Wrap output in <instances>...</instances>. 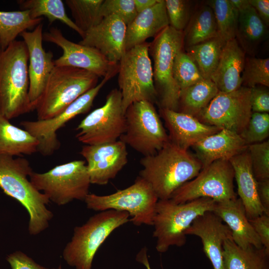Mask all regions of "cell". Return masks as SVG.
I'll use <instances>...</instances> for the list:
<instances>
[{"label": "cell", "mask_w": 269, "mask_h": 269, "mask_svg": "<svg viewBox=\"0 0 269 269\" xmlns=\"http://www.w3.org/2000/svg\"><path fill=\"white\" fill-rule=\"evenodd\" d=\"M140 163L143 168L139 176L150 185L160 200L170 199L177 189L202 169L195 156L170 141L154 154L143 156Z\"/></svg>", "instance_id": "1"}, {"label": "cell", "mask_w": 269, "mask_h": 269, "mask_svg": "<svg viewBox=\"0 0 269 269\" xmlns=\"http://www.w3.org/2000/svg\"><path fill=\"white\" fill-rule=\"evenodd\" d=\"M33 171L26 158L0 155V188L26 210L29 216L28 232L35 236L48 227L53 214L47 208L50 202L47 196L28 179Z\"/></svg>", "instance_id": "2"}, {"label": "cell", "mask_w": 269, "mask_h": 269, "mask_svg": "<svg viewBox=\"0 0 269 269\" xmlns=\"http://www.w3.org/2000/svg\"><path fill=\"white\" fill-rule=\"evenodd\" d=\"M28 59L23 40L0 48V116L8 120L34 110L28 96Z\"/></svg>", "instance_id": "3"}, {"label": "cell", "mask_w": 269, "mask_h": 269, "mask_svg": "<svg viewBox=\"0 0 269 269\" xmlns=\"http://www.w3.org/2000/svg\"><path fill=\"white\" fill-rule=\"evenodd\" d=\"M129 216L126 211L107 210L92 216L82 226L75 227L71 241L63 251L64 261L75 269H92L100 247L115 230L130 221Z\"/></svg>", "instance_id": "4"}, {"label": "cell", "mask_w": 269, "mask_h": 269, "mask_svg": "<svg viewBox=\"0 0 269 269\" xmlns=\"http://www.w3.org/2000/svg\"><path fill=\"white\" fill-rule=\"evenodd\" d=\"M215 203V201L208 198L180 204L171 199H158L152 220L157 251L164 253L171 246H183L186 242V230L197 217L213 211Z\"/></svg>", "instance_id": "5"}, {"label": "cell", "mask_w": 269, "mask_h": 269, "mask_svg": "<svg viewBox=\"0 0 269 269\" xmlns=\"http://www.w3.org/2000/svg\"><path fill=\"white\" fill-rule=\"evenodd\" d=\"M99 78L84 69L55 66L35 105L37 120L49 119L60 114L95 87Z\"/></svg>", "instance_id": "6"}, {"label": "cell", "mask_w": 269, "mask_h": 269, "mask_svg": "<svg viewBox=\"0 0 269 269\" xmlns=\"http://www.w3.org/2000/svg\"><path fill=\"white\" fill-rule=\"evenodd\" d=\"M183 32L170 25L163 29L150 42L153 78L159 109L177 111L180 89L173 76L174 58L183 49Z\"/></svg>", "instance_id": "7"}, {"label": "cell", "mask_w": 269, "mask_h": 269, "mask_svg": "<svg viewBox=\"0 0 269 269\" xmlns=\"http://www.w3.org/2000/svg\"><path fill=\"white\" fill-rule=\"evenodd\" d=\"M149 45L145 42L126 50L119 62L118 81L125 113L130 105L137 101L157 103Z\"/></svg>", "instance_id": "8"}, {"label": "cell", "mask_w": 269, "mask_h": 269, "mask_svg": "<svg viewBox=\"0 0 269 269\" xmlns=\"http://www.w3.org/2000/svg\"><path fill=\"white\" fill-rule=\"evenodd\" d=\"M29 180L49 201L59 206L74 200L84 201L91 184L85 161L81 160L57 165L44 173L33 171Z\"/></svg>", "instance_id": "9"}, {"label": "cell", "mask_w": 269, "mask_h": 269, "mask_svg": "<svg viewBox=\"0 0 269 269\" xmlns=\"http://www.w3.org/2000/svg\"><path fill=\"white\" fill-rule=\"evenodd\" d=\"M158 198L150 185L138 176L127 188L107 195L89 194L84 201L88 209L97 211L115 210L126 211L136 226H152L155 207Z\"/></svg>", "instance_id": "10"}, {"label": "cell", "mask_w": 269, "mask_h": 269, "mask_svg": "<svg viewBox=\"0 0 269 269\" xmlns=\"http://www.w3.org/2000/svg\"><path fill=\"white\" fill-rule=\"evenodd\" d=\"M125 114L126 130L120 140L144 156L154 154L169 141L153 104L145 100L134 102Z\"/></svg>", "instance_id": "11"}, {"label": "cell", "mask_w": 269, "mask_h": 269, "mask_svg": "<svg viewBox=\"0 0 269 269\" xmlns=\"http://www.w3.org/2000/svg\"><path fill=\"white\" fill-rule=\"evenodd\" d=\"M234 179V171L229 160H216L177 189L170 199L178 204L200 198L216 202L235 199L237 196Z\"/></svg>", "instance_id": "12"}, {"label": "cell", "mask_w": 269, "mask_h": 269, "mask_svg": "<svg viewBox=\"0 0 269 269\" xmlns=\"http://www.w3.org/2000/svg\"><path fill=\"white\" fill-rule=\"evenodd\" d=\"M125 114L121 92L114 89L107 95L104 105L93 111L78 125L76 137L90 145L116 141L126 130Z\"/></svg>", "instance_id": "13"}, {"label": "cell", "mask_w": 269, "mask_h": 269, "mask_svg": "<svg viewBox=\"0 0 269 269\" xmlns=\"http://www.w3.org/2000/svg\"><path fill=\"white\" fill-rule=\"evenodd\" d=\"M250 94L251 88L245 86L230 93L219 92L196 118L206 125L240 134L253 113Z\"/></svg>", "instance_id": "14"}, {"label": "cell", "mask_w": 269, "mask_h": 269, "mask_svg": "<svg viewBox=\"0 0 269 269\" xmlns=\"http://www.w3.org/2000/svg\"><path fill=\"white\" fill-rule=\"evenodd\" d=\"M109 80V78H104L99 84L80 96L62 112L52 118L20 122L24 130L39 141L37 152L44 156H49L59 149L60 142L57 132L73 118L88 112L99 91Z\"/></svg>", "instance_id": "15"}, {"label": "cell", "mask_w": 269, "mask_h": 269, "mask_svg": "<svg viewBox=\"0 0 269 269\" xmlns=\"http://www.w3.org/2000/svg\"><path fill=\"white\" fill-rule=\"evenodd\" d=\"M43 40L56 44L63 50L62 55L54 60L55 66L80 68L99 77L110 79L118 73L119 63L110 61L93 47L69 40L57 28L52 27L43 33Z\"/></svg>", "instance_id": "16"}, {"label": "cell", "mask_w": 269, "mask_h": 269, "mask_svg": "<svg viewBox=\"0 0 269 269\" xmlns=\"http://www.w3.org/2000/svg\"><path fill=\"white\" fill-rule=\"evenodd\" d=\"M80 153L87 161L91 184L106 185L128 162L127 145L121 140L86 145Z\"/></svg>", "instance_id": "17"}, {"label": "cell", "mask_w": 269, "mask_h": 269, "mask_svg": "<svg viewBox=\"0 0 269 269\" xmlns=\"http://www.w3.org/2000/svg\"><path fill=\"white\" fill-rule=\"evenodd\" d=\"M42 29L43 24L40 23L33 30L25 31L20 34L28 51V96L34 110L36 102L55 67L52 52H46L42 46Z\"/></svg>", "instance_id": "18"}, {"label": "cell", "mask_w": 269, "mask_h": 269, "mask_svg": "<svg viewBox=\"0 0 269 269\" xmlns=\"http://www.w3.org/2000/svg\"><path fill=\"white\" fill-rule=\"evenodd\" d=\"M127 26L117 16L105 17L86 32L78 43L93 47L110 61L118 63L125 51Z\"/></svg>", "instance_id": "19"}, {"label": "cell", "mask_w": 269, "mask_h": 269, "mask_svg": "<svg viewBox=\"0 0 269 269\" xmlns=\"http://www.w3.org/2000/svg\"><path fill=\"white\" fill-rule=\"evenodd\" d=\"M184 234L199 237L213 269H223V245L225 240L232 237V233L217 215L207 211L197 217Z\"/></svg>", "instance_id": "20"}, {"label": "cell", "mask_w": 269, "mask_h": 269, "mask_svg": "<svg viewBox=\"0 0 269 269\" xmlns=\"http://www.w3.org/2000/svg\"><path fill=\"white\" fill-rule=\"evenodd\" d=\"M159 115L168 130L169 141L186 150L221 130L204 124L193 116L167 109H159Z\"/></svg>", "instance_id": "21"}, {"label": "cell", "mask_w": 269, "mask_h": 269, "mask_svg": "<svg viewBox=\"0 0 269 269\" xmlns=\"http://www.w3.org/2000/svg\"><path fill=\"white\" fill-rule=\"evenodd\" d=\"M212 212L229 228L232 239L238 246L243 248L252 246L258 248L263 247L239 198L216 201Z\"/></svg>", "instance_id": "22"}, {"label": "cell", "mask_w": 269, "mask_h": 269, "mask_svg": "<svg viewBox=\"0 0 269 269\" xmlns=\"http://www.w3.org/2000/svg\"><path fill=\"white\" fill-rule=\"evenodd\" d=\"M248 146L240 134L222 129L205 137L192 147L203 168L216 160H229L246 150Z\"/></svg>", "instance_id": "23"}, {"label": "cell", "mask_w": 269, "mask_h": 269, "mask_svg": "<svg viewBox=\"0 0 269 269\" xmlns=\"http://www.w3.org/2000/svg\"><path fill=\"white\" fill-rule=\"evenodd\" d=\"M245 55L236 38L226 42L218 65L211 78L219 92L230 93L242 86V75Z\"/></svg>", "instance_id": "24"}, {"label": "cell", "mask_w": 269, "mask_h": 269, "mask_svg": "<svg viewBox=\"0 0 269 269\" xmlns=\"http://www.w3.org/2000/svg\"><path fill=\"white\" fill-rule=\"evenodd\" d=\"M234 171L238 195L245 209L249 220L266 214L257 192V181L252 168L247 149L229 160Z\"/></svg>", "instance_id": "25"}, {"label": "cell", "mask_w": 269, "mask_h": 269, "mask_svg": "<svg viewBox=\"0 0 269 269\" xmlns=\"http://www.w3.org/2000/svg\"><path fill=\"white\" fill-rule=\"evenodd\" d=\"M168 25L165 0H159L151 7L138 13L127 25L125 51L155 37Z\"/></svg>", "instance_id": "26"}, {"label": "cell", "mask_w": 269, "mask_h": 269, "mask_svg": "<svg viewBox=\"0 0 269 269\" xmlns=\"http://www.w3.org/2000/svg\"><path fill=\"white\" fill-rule=\"evenodd\" d=\"M223 269H269V252L264 247L243 248L228 238L223 245Z\"/></svg>", "instance_id": "27"}, {"label": "cell", "mask_w": 269, "mask_h": 269, "mask_svg": "<svg viewBox=\"0 0 269 269\" xmlns=\"http://www.w3.org/2000/svg\"><path fill=\"white\" fill-rule=\"evenodd\" d=\"M38 140L0 116V155L22 156L37 152Z\"/></svg>", "instance_id": "28"}, {"label": "cell", "mask_w": 269, "mask_h": 269, "mask_svg": "<svg viewBox=\"0 0 269 269\" xmlns=\"http://www.w3.org/2000/svg\"><path fill=\"white\" fill-rule=\"evenodd\" d=\"M268 35L267 26L251 5L239 11L236 39L245 54H255Z\"/></svg>", "instance_id": "29"}, {"label": "cell", "mask_w": 269, "mask_h": 269, "mask_svg": "<svg viewBox=\"0 0 269 269\" xmlns=\"http://www.w3.org/2000/svg\"><path fill=\"white\" fill-rule=\"evenodd\" d=\"M183 32L185 48L218 37L216 19L212 8L206 3L195 9Z\"/></svg>", "instance_id": "30"}, {"label": "cell", "mask_w": 269, "mask_h": 269, "mask_svg": "<svg viewBox=\"0 0 269 269\" xmlns=\"http://www.w3.org/2000/svg\"><path fill=\"white\" fill-rule=\"evenodd\" d=\"M218 92L215 83L205 79L181 90L177 112L196 118Z\"/></svg>", "instance_id": "31"}, {"label": "cell", "mask_w": 269, "mask_h": 269, "mask_svg": "<svg viewBox=\"0 0 269 269\" xmlns=\"http://www.w3.org/2000/svg\"><path fill=\"white\" fill-rule=\"evenodd\" d=\"M226 43L218 36L185 48L204 79L211 80Z\"/></svg>", "instance_id": "32"}, {"label": "cell", "mask_w": 269, "mask_h": 269, "mask_svg": "<svg viewBox=\"0 0 269 269\" xmlns=\"http://www.w3.org/2000/svg\"><path fill=\"white\" fill-rule=\"evenodd\" d=\"M42 17L32 18L28 10H0V48L4 49L27 29L33 30L41 23Z\"/></svg>", "instance_id": "33"}, {"label": "cell", "mask_w": 269, "mask_h": 269, "mask_svg": "<svg viewBox=\"0 0 269 269\" xmlns=\"http://www.w3.org/2000/svg\"><path fill=\"white\" fill-rule=\"evenodd\" d=\"M22 10H28L31 18H37L44 16L51 24L60 20L77 32L81 37L84 33L67 15L64 4L61 0H20L17 1Z\"/></svg>", "instance_id": "34"}, {"label": "cell", "mask_w": 269, "mask_h": 269, "mask_svg": "<svg viewBox=\"0 0 269 269\" xmlns=\"http://www.w3.org/2000/svg\"><path fill=\"white\" fill-rule=\"evenodd\" d=\"M206 3L213 10L218 36L225 42L236 38L239 12L230 0H208Z\"/></svg>", "instance_id": "35"}, {"label": "cell", "mask_w": 269, "mask_h": 269, "mask_svg": "<svg viewBox=\"0 0 269 269\" xmlns=\"http://www.w3.org/2000/svg\"><path fill=\"white\" fill-rule=\"evenodd\" d=\"M104 0H66L74 22L85 33L98 24L102 20L100 7Z\"/></svg>", "instance_id": "36"}, {"label": "cell", "mask_w": 269, "mask_h": 269, "mask_svg": "<svg viewBox=\"0 0 269 269\" xmlns=\"http://www.w3.org/2000/svg\"><path fill=\"white\" fill-rule=\"evenodd\" d=\"M173 76L180 90L205 79L183 49L177 53L174 58Z\"/></svg>", "instance_id": "37"}, {"label": "cell", "mask_w": 269, "mask_h": 269, "mask_svg": "<svg viewBox=\"0 0 269 269\" xmlns=\"http://www.w3.org/2000/svg\"><path fill=\"white\" fill-rule=\"evenodd\" d=\"M242 86H269V58L246 57L242 75Z\"/></svg>", "instance_id": "38"}, {"label": "cell", "mask_w": 269, "mask_h": 269, "mask_svg": "<svg viewBox=\"0 0 269 269\" xmlns=\"http://www.w3.org/2000/svg\"><path fill=\"white\" fill-rule=\"evenodd\" d=\"M240 135L248 145L265 141L269 135V113L253 112Z\"/></svg>", "instance_id": "39"}, {"label": "cell", "mask_w": 269, "mask_h": 269, "mask_svg": "<svg viewBox=\"0 0 269 269\" xmlns=\"http://www.w3.org/2000/svg\"><path fill=\"white\" fill-rule=\"evenodd\" d=\"M169 25L183 31L194 11L192 2L186 0H164Z\"/></svg>", "instance_id": "40"}, {"label": "cell", "mask_w": 269, "mask_h": 269, "mask_svg": "<svg viewBox=\"0 0 269 269\" xmlns=\"http://www.w3.org/2000/svg\"><path fill=\"white\" fill-rule=\"evenodd\" d=\"M252 168L257 181L269 179V141L248 146Z\"/></svg>", "instance_id": "41"}, {"label": "cell", "mask_w": 269, "mask_h": 269, "mask_svg": "<svg viewBox=\"0 0 269 269\" xmlns=\"http://www.w3.org/2000/svg\"><path fill=\"white\" fill-rule=\"evenodd\" d=\"M137 14L134 0H103L100 9V15L102 19L114 15L120 17L127 26L133 21Z\"/></svg>", "instance_id": "42"}, {"label": "cell", "mask_w": 269, "mask_h": 269, "mask_svg": "<svg viewBox=\"0 0 269 269\" xmlns=\"http://www.w3.org/2000/svg\"><path fill=\"white\" fill-rule=\"evenodd\" d=\"M250 103L252 112H269V92L267 87L256 86L251 88Z\"/></svg>", "instance_id": "43"}, {"label": "cell", "mask_w": 269, "mask_h": 269, "mask_svg": "<svg viewBox=\"0 0 269 269\" xmlns=\"http://www.w3.org/2000/svg\"><path fill=\"white\" fill-rule=\"evenodd\" d=\"M12 269H49L35 262L25 253L17 251L6 258Z\"/></svg>", "instance_id": "44"}, {"label": "cell", "mask_w": 269, "mask_h": 269, "mask_svg": "<svg viewBox=\"0 0 269 269\" xmlns=\"http://www.w3.org/2000/svg\"><path fill=\"white\" fill-rule=\"evenodd\" d=\"M263 247L269 252V215L263 214L249 220Z\"/></svg>", "instance_id": "45"}, {"label": "cell", "mask_w": 269, "mask_h": 269, "mask_svg": "<svg viewBox=\"0 0 269 269\" xmlns=\"http://www.w3.org/2000/svg\"><path fill=\"white\" fill-rule=\"evenodd\" d=\"M257 192L266 214L269 215V179L257 181Z\"/></svg>", "instance_id": "46"}, {"label": "cell", "mask_w": 269, "mask_h": 269, "mask_svg": "<svg viewBox=\"0 0 269 269\" xmlns=\"http://www.w3.org/2000/svg\"><path fill=\"white\" fill-rule=\"evenodd\" d=\"M249 1L262 21L268 27L269 25V0H249Z\"/></svg>", "instance_id": "47"}, {"label": "cell", "mask_w": 269, "mask_h": 269, "mask_svg": "<svg viewBox=\"0 0 269 269\" xmlns=\"http://www.w3.org/2000/svg\"><path fill=\"white\" fill-rule=\"evenodd\" d=\"M137 13L143 11L155 4L159 0H134Z\"/></svg>", "instance_id": "48"}, {"label": "cell", "mask_w": 269, "mask_h": 269, "mask_svg": "<svg viewBox=\"0 0 269 269\" xmlns=\"http://www.w3.org/2000/svg\"><path fill=\"white\" fill-rule=\"evenodd\" d=\"M136 261L143 264L146 269H151L150 266L147 255V249L143 247L136 255Z\"/></svg>", "instance_id": "49"}, {"label": "cell", "mask_w": 269, "mask_h": 269, "mask_svg": "<svg viewBox=\"0 0 269 269\" xmlns=\"http://www.w3.org/2000/svg\"><path fill=\"white\" fill-rule=\"evenodd\" d=\"M230 1L239 12L250 5L249 0H230Z\"/></svg>", "instance_id": "50"}, {"label": "cell", "mask_w": 269, "mask_h": 269, "mask_svg": "<svg viewBox=\"0 0 269 269\" xmlns=\"http://www.w3.org/2000/svg\"><path fill=\"white\" fill-rule=\"evenodd\" d=\"M52 269H62L61 266L60 265L58 268H53Z\"/></svg>", "instance_id": "51"}]
</instances>
